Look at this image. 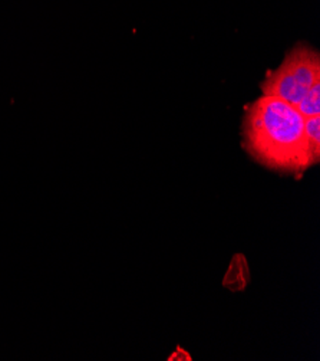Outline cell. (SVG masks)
<instances>
[{
  "label": "cell",
  "mask_w": 320,
  "mask_h": 361,
  "mask_svg": "<svg viewBox=\"0 0 320 361\" xmlns=\"http://www.w3.org/2000/svg\"><path fill=\"white\" fill-rule=\"evenodd\" d=\"M241 147L257 164L300 178L314 166L305 135V117L297 108L271 95L244 105Z\"/></svg>",
  "instance_id": "6da1fadb"
},
{
  "label": "cell",
  "mask_w": 320,
  "mask_h": 361,
  "mask_svg": "<svg viewBox=\"0 0 320 361\" xmlns=\"http://www.w3.org/2000/svg\"><path fill=\"white\" fill-rule=\"evenodd\" d=\"M320 81V54L307 42H297L284 55L281 63L269 69L260 90L295 106L299 105L306 91Z\"/></svg>",
  "instance_id": "7a4b0ae2"
},
{
  "label": "cell",
  "mask_w": 320,
  "mask_h": 361,
  "mask_svg": "<svg viewBox=\"0 0 320 361\" xmlns=\"http://www.w3.org/2000/svg\"><path fill=\"white\" fill-rule=\"evenodd\" d=\"M248 279H250V274H248L245 258L238 254L233 258L223 283L231 288V291H241L245 288Z\"/></svg>",
  "instance_id": "3957f363"
},
{
  "label": "cell",
  "mask_w": 320,
  "mask_h": 361,
  "mask_svg": "<svg viewBox=\"0 0 320 361\" xmlns=\"http://www.w3.org/2000/svg\"><path fill=\"white\" fill-rule=\"evenodd\" d=\"M305 135L313 163L320 161V116L305 117Z\"/></svg>",
  "instance_id": "277c9868"
},
{
  "label": "cell",
  "mask_w": 320,
  "mask_h": 361,
  "mask_svg": "<svg viewBox=\"0 0 320 361\" xmlns=\"http://www.w3.org/2000/svg\"><path fill=\"white\" fill-rule=\"evenodd\" d=\"M303 117L320 116V81L314 82L296 106Z\"/></svg>",
  "instance_id": "5b68a950"
},
{
  "label": "cell",
  "mask_w": 320,
  "mask_h": 361,
  "mask_svg": "<svg viewBox=\"0 0 320 361\" xmlns=\"http://www.w3.org/2000/svg\"><path fill=\"white\" fill-rule=\"evenodd\" d=\"M168 360H187V361H190L191 355L187 351H184L181 347H179L172 355H169Z\"/></svg>",
  "instance_id": "8992f818"
}]
</instances>
